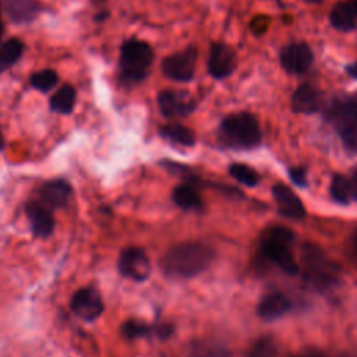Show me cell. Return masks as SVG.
I'll list each match as a JSON object with an SVG mask.
<instances>
[{
  "instance_id": "1",
  "label": "cell",
  "mask_w": 357,
  "mask_h": 357,
  "mask_svg": "<svg viewBox=\"0 0 357 357\" xmlns=\"http://www.w3.org/2000/svg\"><path fill=\"white\" fill-rule=\"evenodd\" d=\"M213 259V251L198 241H185L172 247L160 259L166 275L187 279L204 272Z\"/></svg>"
},
{
  "instance_id": "2",
  "label": "cell",
  "mask_w": 357,
  "mask_h": 357,
  "mask_svg": "<svg viewBox=\"0 0 357 357\" xmlns=\"http://www.w3.org/2000/svg\"><path fill=\"white\" fill-rule=\"evenodd\" d=\"M152 61L153 50L148 42L135 38L127 39L120 49V79L127 85L142 82L149 73Z\"/></svg>"
},
{
  "instance_id": "3",
  "label": "cell",
  "mask_w": 357,
  "mask_h": 357,
  "mask_svg": "<svg viewBox=\"0 0 357 357\" xmlns=\"http://www.w3.org/2000/svg\"><path fill=\"white\" fill-rule=\"evenodd\" d=\"M220 138L225 144L238 149L255 148L261 141V130L257 119L247 113L238 112L226 116L220 123Z\"/></svg>"
},
{
  "instance_id": "4",
  "label": "cell",
  "mask_w": 357,
  "mask_h": 357,
  "mask_svg": "<svg viewBox=\"0 0 357 357\" xmlns=\"http://www.w3.org/2000/svg\"><path fill=\"white\" fill-rule=\"evenodd\" d=\"M198 52L194 46H187L178 52L166 56L162 61V73L169 79L188 82L195 74Z\"/></svg>"
},
{
  "instance_id": "5",
  "label": "cell",
  "mask_w": 357,
  "mask_h": 357,
  "mask_svg": "<svg viewBox=\"0 0 357 357\" xmlns=\"http://www.w3.org/2000/svg\"><path fill=\"white\" fill-rule=\"evenodd\" d=\"M158 106L167 119L184 117L195 110L197 99L185 91L165 89L158 93Z\"/></svg>"
},
{
  "instance_id": "6",
  "label": "cell",
  "mask_w": 357,
  "mask_h": 357,
  "mask_svg": "<svg viewBox=\"0 0 357 357\" xmlns=\"http://www.w3.org/2000/svg\"><path fill=\"white\" fill-rule=\"evenodd\" d=\"M117 268L123 276L135 282H142L151 273V261L142 248L127 247L119 257Z\"/></svg>"
},
{
  "instance_id": "7",
  "label": "cell",
  "mask_w": 357,
  "mask_h": 357,
  "mask_svg": "<svg viewBox=\"0 0 357 357\" xmlns=\"http://www.w3.org/2000/svg\"><path fill=\"white\" fill-rule=\"evenodd\" d=\"M236 67L237 54L234 49L223 42H213L209 47L208 73L216 79H223L229 77Z\"/></svg>"
},
{
  "instance_id": "8",
  "label": "cell",
  "mask_w": 357,
  "mask_h": 357,
  "mask_svg": "<svg viewBox=\"0 0 357 357\" xmlns=\"http://www.w3.org/2000/svg\"><path fill=\"white\" fill-rule=\"evenodd\" d=\"M73 312L85 321L96 319L105 310L103 300L95 287H82L71 297Z\"/></svg>"
},
{
  "instance_id": "9",
  "label": "cell",
  "mask_w": 357,
  "mask_h": 357,
  "mask_svg": "<svg viewBox=\"0 0 357 357\" xmlns=\"http://www.w3.org/2000/svg\"><path fill=\"white\" fill-rule=\"evenodd\" d=\"M279 59H280L282 67L287 73L303 74L311 67L314 61V54L307 43L294 42V43L286 45L280 50Z\"/></svg>"
},
{
  "instance_id": "10",
  "label": "cell",
  "mask_w": 357,
  "mask_h": 357,
  "mask_svg": "<svg viewBox=\"0 0 357 357\" xmlns=\"http://www.w3.org/2000/svg\"><path fill=\"white\" fill-rule=\"evenodd\" d=\"M261 252L280 269L289 275H296L298 272V265L287 248V243L262 236L261 238Z\"/></svg>"
},
{
  "instance_id": "11",
  "label": "cell",
  "mask_w": 357,
  "mask_h": 357,
  "mask_svg": "<svg viewBox=\"0 0 357 357\" xmlns=\"http://www.w3.org/2000/svg\"><path fill=\"white\" fill-rule=\"evenodd\" d=\"M39 202L50 208L52 211L67 205L71 197V185L63 178H54L43 183L38 191Z\"/></svg>"
},
{
  "instance_id": "12",
  "label": "cell",
  "mask_w": 357,
  "mask_h": 357,
  "mask_svg": "<svg viewBox=\"0 0 357 357\" xmlns=\"http://www.w3.org/2000/svg\"><path fill=\"white\" fill-rule=\"evenodd\" d=\"M273 198L278 204L279 212L291 219H301L305 215V208L303 201L296 195V192L284 184H275L272 188Z\"/></svg>"
},
{
  "instance_id": "13",
  "label": "cell",
  "mask_w": 357,
  "mask_h": 357,
  "mask_svg": "<svg viewBox=\"0 0 357 357\" xmlns=\"http://www.w3.org/2000/svg\"><path fill=\"white\" fill-rule=\"evenodd\" d=\"M26 216L31 225V230L36 237H47L54 227V219L52 209L39 201H31L26 205Z\"/></svg>"
},
{
  "instance_id": "14",
  "label": "cell",
  "mask_w": 357,
  "mask_h": 357,
  "mask_svg": "<svg viewBox=\"0 0 357 357\" xmlns=\"http://www.w3.org/2000/svg\"><path fill=\"white\" fill-rule=\"evenodd\" d=\"M322 93L311 84H301L291 96V109L296 113H315L322 107Z\"/></svg>"
},
{
  "instance_id": "15",
  "label": "cell",
  "mask_w": 357,
  "mask_h": 357,
  "mask_svg": "<svg viewBox=\"0 0 357 357\" xmlns=\"http://www.w3.org/2000/svg\"><path fill=\"white\" fill-rule=\"evenodd\" d=\"M0 4L14 24L31 22L40 13V4L36 0H3Z\"/></svg>"
},
{
  "instance_id": "16",
  "label": "cell",
  "mask_w": 357,
  "mask_h": 357,
  "mask_svg": "<svg viewBox=\"0 0 357 357\" xmlns=\"http://www.w3.org/2000/svg\"><path fill=\"white\" fill-rule=\"evenodd\" d=\"M332 116L344 148L351 153H357V123L344 112L340 103L336 105Z\"/></svg>"
},
{
  "instance_id": "17",
  "label": "cell",
  "mask_w": 357,
  "mask_h": 357,
  "mask_svg": "<svg viewBox=\"0 0 357 357\" xmlns=\"http://www.w3.org/2000/svg\"><path fill=\"white\" fill-rule=\"evenodd\" d=\"M304 259H305L308 272L315 282L326 283L329 279L333 278V273L331 271V264L329 261H326L321 250L315 248L314 245H307L304 250Z\"/></svg>"
},
{
  "instance_id": "18",
  "label": "cell",
  "mask_w": 357,
  "mask_h": 357,
  "mask_svg": "<svg viewBox=\"0 0 357 357\" xmlns=\"http://www.w3.org/2000/svg\"><path fill=\"white\" fill-rule=\"evenodd\" d=\"M290 310V301L280 293H268L258 303V315L264 319H276Z\"/></svg>"
},
{
  "instance_id": "19",
  "label": "cell",
  "mask_w": 357,
  "mask_h": 357,
  "mask_svg": "<svg viewBox=\"0 0 357 357\" xmlns=\"http://www.w3.org/2000/svg\"><path fill=\"white\" fill-rule=\"evenodd\" d=\"M77 92L75 88L70 84H63L49 99V107L54 113L68 114L75 106Z\"/></svg>"
},
{
  "instance_id": "20",
  "label": "cell",
  "mask_w": 357,
  "mask_h": 357,
  "mask_svg": "<svg viewBox=\"0 0 357 357\" xmlns=\"http://www.w3.org/2000/svg\"><path fill=\"white\" fill-rule=\"evenodd\" d=\"M172 198L177 206H180L181 209H185V211H195L202 206V199H201L198 191L195 190V187L192 184H188V183L178 184L173 190Z\"/></svg>"
},
{
  "instance_id": "21",
  "label": "cell",
  "mask_w": 357,
  "mask_h": 357,
  "mask_svg": "<svg viewBox=\"0 0 357 357\" xmlns=\"http://www.w3.org/2000/svg\"><path fill=\"white\" fill-rule=\"evenodd\" d=\"M160 135L177 145L192 146L195 144V134L191 128L180 123H167L160 127Z\"/></svg>"
},
{
  "instance_id": "22",
  "label": "cell",
  "mask_w": 357,
  "mask_h": 357,
  "mask_svg": "<svg viewBox=\"0 0 357 357\" xmlns=\"http://www.w3.org/2000/svg\"><path fill=\"white\" fill-rule=\"evenodd\" d=\"M356 14L350 8L347 1H340L333 6L331 14H329V21L333 28L342 32H347L356 28Z\"/></svg>"
},
{
  "instance_id": "23",
  "label": "cell",
  "mask_w": 357,
  "mask_h": 357,
  "mask_svg": "<svg viewBox=\"0 0 357 357\" xmlns=\"http://www.w3.org/2000/svg\"><path fill=\"white\" fill-rule=\"evenodd\" d=\"M24 52V43L17 39L11 38L6 40L0 46V73L10 68L13 64H15Z\"/></svg>"
},
{
  "instance_id": "24",
  "label": "cell",
  "mask_w": 357,
  "mask_h": 357,
  "mask_svg": "<svg viewBox=\"0 0 357 357\" xmlns=\"http://www.w3.org/2000/svg\"><path fill=\"white\" fill-rule=\"evenodd\" d=\"M331 195L337 204H342V205L349 204L353 199L349 177L343 174H335L331 183Z\"/></svg>"
},
{
  "instance_id": "25",
  "label": "cell",
  "mask_w": 357,
  "mask_h": 357,
  "mask_svg": "<svg viewBox=\"0 0 357 357\" xmlns=\"http://www.w3.org/2000/svg\"><path fill=\"white\" fill-rule=\"evenodd\" d=\"M59 81L57 73L52 68H43L36 73H33L29 77V84L32 88L40 91V92H49L52 91Z\"/></svg>"
},
{
  "instance_id": "26",
  "label": "cell",
  "mask_w": 357,
  "mask_h": 357,
  "mask_svg": "<svg viewBox=\"0 0 357 357\" xmlns=\"http://www.w3.org/2000/svg\"><path fill=\"white\" fill-rule=\"evenodd\" d=\"M158 325H148L135 319H128L121 325V335L127 340H134L138 337H144L148 335L155 333L156 335Z\"/></svg>"
},
{
  "instance_id": "27",
  "label": "cell",
  "mask_w": 357,
  "mask_h": 357,
  "mask_svg": "<svg viewBox=\"0 0 357 357\" xmlns=\"http://www.w3.org/2000/svg\"><path fill=\"white\" fill-rule=\"evenodd\" d=\"M229 173L234 180H237L238 183H241L244 185H248V187H254L259 181L258 173L252 167H250L247 165H243V163L230 165Z\"/></svg>"
},
{
  "instance_id": "28",
  "label": "cell",
  "mask_w": 357,
  "mask_h": 357,
  "mask_svg": "<svg viewBox=\"0 0 357 357\" xmlns=\"http://www.w3.org/2000/svg\"><path fill=\"white\" fill-rule=\"evenodd\" d=\"M276 353V343L271 337H261L250 349L248 357H275Z\"/></svg>"
},
{
  "instance_id": "29",
  "label": "cell",
  "mask_w": 357,
  "mask_h": 357,
  "mask_svg": "<svg viewBox=\"0 0 357 357\" xmlns=\"http://www.w3.org/2000/svg\"><path fill=\"white\" fill-rule=\"evenodd\" d=\"M344 112L357 123V93L347 96L343 102H340Z\"/></svg>"
},
{
  "instance_id": "30",
  "label": "cell",
  "mask_w": 357,
  "mask_h": 357,
  "mask_svg": "<svg viewBox=\"0 0 357 357\" xmlns=\"http://www.w3.org/2000/svg\"><path fill=\"white\" fill-rule=\"evenodd\" d=\"M289 176L293 180V183H296L297 185H305V172H304V169H301V167L290 169Z\"/></svg>"
},
{
  "instance_id": "31",
  "label": "cell",
  "mask_w": 357,
  "mask_h": 357,
  "mask_svg": "<svg viewBox=\"0 0 357 357\" xmlns=\"http://www.w3.org/2000/svg\"><path fill=\"white\" fill-rule=\"evenodd\" d=\"M261 18L258 17V18H255L254 21H252V24H251V28H252V31L255 32V33H262L266 28H268V18L266 17H264L262 18V21H259Z\"/></svg>"
},
{
  "instance_id": "32",
  "label": "cell",
  "mask_w": 357,
  "mask_h": 357,
  "mask_svg": "<svg viewBox=\"0 0 357 357\" xmlns=\"http://www.w3.org/2000/svg\"><path fill=\"white\" fill-rule=\"evenodd\" d=\"M350 180V185H351V195H353V199L357 201V169H354L351 177L349 178Z\"/></svg>"
},
{
  "instance_id": "33",
  "label": "cell",
  "mask_w": 357,
  "mask_h": 357,
  "mask_svg": "<svg viewBox=\"0 0 357 357\" xmlns=\"http://www.w3.org/2000/svg\"><path fill=\"white\" fill-rule=\"evenodd\" d=\"M346 71H347V74H349L351 78L357 79V61L349 64V66L346 67Z\"/></svg>"
},
{
  "instance_id": "34",
  "label": "cell",
  "mask_w": 357,
  "mask_h": 357,
  "mask_svg": "<svg viewBox=\"0 0 357 357\" xmlns=\"http://www.w3.org/2000/svg\"><path fill=\"white\" fill-rule=\"evenodd\" d=\"M296 357H322L318 351H301V353H298Z\"/></svg>"
},
{
  "instance_id": "35",
  "label": "cell",
  "mask_w": 357,
  "mask_h": 357,
  "mask_svg": "<svg viewBox=\"0 0 357 357\" xmlns=\"http://www.w3.org/2000/svg\"><path fill=\"white\" fill-rule=\"evenodd\" d=\"M347 3H349L350 8L353 10V13H354L356 17H357V0H350V1H347Z\"/></svg>"
},
{
  "instance_id": "36",
  "label": "cell",
  "mask_w": 357,
  "mask_h": 357,
  "mask_svg": "<svg viewBox=\"0 0 357 357\" xmlns=\"http://www.w3.org/2000/svg\"><path fill=\"white\" fill-rule=\"evenodd\" d=\"M1 11H3V8H1V4H0V38H1V35H3V20H1Z\"/></svg>"
},
{
  "instance_id": "37",
  "label": "cell",
  "mask_w": 357,
  "mask_h": 357,
  "mask_svg": "<svg viewBox=\"0 0 357 357\" xmlns=\"http://www.w3.org/2000/svg\"><path fill=\"white\" fill-rule=\"evenodd\" d=\"M4 148V138H3V134L0 131V151Z\"/></svg>"
},
{
  "instance_id": "38",
  "label": "cell",
  "mask_w": 357,
  "mask_h": 357,
  "mask_svg": "<svg viewBox=\"0 0 357 357\" xmlns=\"http://www.w3.org/2000/svg\"><path fill=\"white\" fill-rule=\"evenodd\" d=\"M353 244H354V247L357 248V230H356V233H354V236H353Z\"/></svg>"
},
{
  "instance_id": "39",
  "label": "cell",
  "mask_w": 357,
  "mask_h": 357,
  "mask_svg": "<svg viewBox=\"0 0 357 357\" xmlns=\"http://www.w3.org/2000/svg\"><path fill=\"white\" fill-rule=\"evenodd\" d=\"M305 3H311V4H317V3H321L322 0H304Z\"/></svg>"
},
{
  "instance_id": "40",
  "label": "cell",
  "mask_w": 357,
  "mask_h": 357,
  "mask_svg": "<svg viewBox=\"0 0 357 357\" xmlns=\"http://www.w3.org/2000/svg\"><path fill=\"white\" fill-rule=\"evenodd\" d=\"M340 357H357V356H350V354H343V356H340Z\"/></svg>"
},
{
  "instance_id": "41",
  "label": "cell",
  "mask_w": 357,
  "mask_h": 357,
  "mask_svg": "<svg viewBox=\"0 0 357 357\" xmlns=\"http://www.w3.org/2000/svg\"><path fill=\"white\" fill-rule=\"evenodd\" d=\"M276 1H278V3H280V0H276Z\"/></svg>"
}]
</instances>
